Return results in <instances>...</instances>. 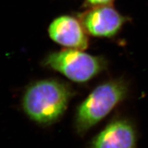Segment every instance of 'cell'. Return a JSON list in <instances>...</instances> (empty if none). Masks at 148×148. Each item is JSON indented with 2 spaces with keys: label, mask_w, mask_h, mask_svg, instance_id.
<instances>
[{
  "label": "cell",
  "mask_w": 148,
  "mask_h": 148,
  "mask_svg": "<svg viewBox=\"0 0 148 148\" xmlns=\"http://www.w3.org/2000/svg\"><path fill=\"white\" fill-rule=\"evenodd\" d=\"M91 148H136L135 128L127 120H114L95 137Z\"/></svg>",
  "instance_id": "cell-6"
},
{
  "label": "cell",
  "mask_w": 148,
  "mask_h": 148,
  "mask_svg": "<svg viewBox=\"0 0 148 148\" xmlns=\"http://www.w3.org/2000/svg\"><path fill=\"white\" fill-rule=\"evenodd\" d=\"M86 30L75 18L69 16H60L51 23L48 34L54 42L71 49L83 50L88 46Z\"/></svg>",
  "instance_id": "cell-4"
},
{
  "label": "cell",
  "mask_w": 148,
  "mask_h": 148,
  "mask_svg": "<svg viewBox=\"0 0 148 148\" xmlns=\"http://www.w3.org/2000/svg\"><path fill=\"white\" fill-rule=\"evenodd\" d=\"M70 96V90L64 83L54 80H40L25 91L22 99L23 109L36 122L49 124L62 116Z\"/></svg>",
  "instance_id": "cell-1"
},
{
  "label": "cell",
  "mask_w": 148,
  "mask_h": 148,
  "mask_svg": "<svg viewBox=\"0 0 148 148\" xmlns=\"http://www.w3.org/2000/svg\"><path fill=\"white\" fill-rule=\"evenodd\" d=\"M113 1L114 0H86V1L90 4L94 6L108 5Z\"/></svg>",
  "instance_id": "cell-7"
},
{
  "label": "cell",
  "mask_w": 148,
  "mask_h": 148,
  "mask_svg": "<svg viewBox=\"0 0 148 148\" xmlns=\"http://www.w3.org/2000/svg\"><path fill=\"white\" fill-rule=\"evenodd\" d=\"M122 79L110 80L95 88L78 108L75 120L77 131L83 133L103 119L128 94Z\"/></svg>",
  "instance_id": "cell-2"
},
{
  "label": "cell",
  "mask_w": 148,
  "mask_h": 148,
  "mask_svg": "<svg viewBox=\"0 0 148 148\" xmlns=\"http://www.w3.org/2000/svg\"><path fill=\"white\" fill-rule=\"evenodd\" d=\"M82 24L86 32L98 37H110L121 28L123 18L108 5L95 6L82 17Z\"/></svg>",
  "instance_id": "cell-5"
},
{
  "label": "cell",
  "mask_w": 148,
  "mask_h": 148,
  "mask_svg": "<svg viewBox=\"0 0 148 148\" xmlns=\"http://www.w3.org/2000/svg\"><path fill=\"white\" fill-rule=\"evenodd\" d=\"M45 64L78 83L91 80L103 70L106 65L98 57L71 48L50 54Z\"/></svg>",
  "instance_id": "cell-3"
}]
</instances>
